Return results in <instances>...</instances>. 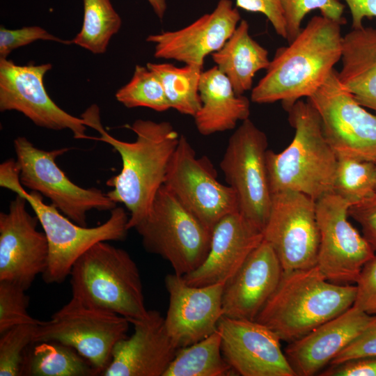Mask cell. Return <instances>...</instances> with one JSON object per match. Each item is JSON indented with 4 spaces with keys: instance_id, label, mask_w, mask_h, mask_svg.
<instances>
[{
    "instance_id": "31",
    "label": "cell",
    "mask_w": 376,
    "mask_h": 376,
    "mask_svg": "<svg viewBox=\"0 0 376 376\" xmlns=\"http://www.w3.org/2000/svg\"><path fill=\"white\" fill-rule=\"evenodd\" d=\"M333 192L352 205L373 198L376 194L374 162L338 159Z\"/></svg>"
},
{
    "instance_id": "8",
    "label": "cell",
    "mask_w": 376,
    "mask_h": 376,
    "mask_svg": "<svg viewBox=\"0 0 376 376\" xmlns=\"http://www.w3.org/2000/svg\"><path fill=\"white\" fill-rule=\"evenodd\" d=\"M130 321L74 297L36 325L33 342L56 341L74 348L99 375L109 366L116 344L126 338Z\"/></svg>"
},
{
    "instance_id": "42",
    "label": "cell",
    "mask_w": 376,
    "mask_h": 376,
    "mask_svg": "<svg viewBox=\"0 0 376 376\" xmlns=\"http://www.w3.org/2000/svg\"><path fill=\"white\" fill-rule=\"evenodd\" d=\"M352 16V29H359L363 26L366 17H376V0H344Z\"/></svg>"
},
{
    "instance_id": "2",
    "label": "cell",
    "mask_w": 376,
    "mask_h": 376,
    "mask_svg": "<svg viewBox=\"0 0 376 376\" xmlns=\"http://www.w3.org/2000/svg\"><path fill=\"white\" fill-rule=\"evenodd\" d=\"M342 25L322 15L313 17L288 46L276 49L265 75L252 89L251 100L281 101L287 111L312 95L341 59Z\"/></svg>"
},
{
    "instance_id": "4",
    "label": "cell",
    "mask_w": 376,
    "mask_h": 376,
    "mask_svg": "<svg viewBox=\"0 0 376 376\" xmlns=\"http://www.w3.org/2000/svg\"><path fill=\"white\" fill-rule=\"evenodd\" d=\"M287 111L295 135L283 151H267L270 190L272 194L295 191L316 201L333 192L338 157L324 137L317 110L308 100L297 101Z\"/></svg>"
},
{
    "instance_id": "19",
    "label": "cell",
    "mask_w": 376,
    "mask_h": 376,
    "mask_svg": "<svg viewBox=\"0 0 376 376\" xmlns=\"http://www.w3.org/2000/svg\"><path fill=\"white\" fill-rule=\"evenodd\" d=\"M241 17L230 0H219L210 13L175 31L149 35L154 56L203 68L207 56L219 50L233 33Z\"/></svg>"
},
{
    "instance_id": "24",
    "label": "cell",
    "mask_w": 376,
    "mask_h": 376,
    "mask_svg": "<svg viewBox=\"0 0 376 376\" xmlns=\"http://www.w3.org/2000/svg\"><path fill=\"white\" fill-rule=\"evenodd\" d=\"M201 109L194 116L204 136L235 128L250 115L249 100L235 93L228 77L215 65L202 72L199 83Z\"/></svg>"
},
{
    "instance_id": "17",
    "label": "cell",
    "mask_w": 376,
    "mask_h": 376,
    "mask_svg": "<svg viewBox=\"0 0 376 376\" xmlns=\"http://www.w3.org/2000/svg\"><path fill=\"white\" fill-rule=\"evenodd\" d=\"M217 329L221 352L237 375L242 376H296L280 338L256 320L222 316Z\"/></svg>"
},
{
    "instance_id": "32",
    "label": "cell",
    "mask_w": 376,
    "mask_h": 376,
    "mask_svg": "<svg viewBox=\"0 0 376 376\" xmlns=\"http://www.w3.org/2000/svg\"><path fill=\"white\" fill-rule=\"evenodd\" d=\"M115 96L127 108L147 107L159 112L171 109L161 81L147 66L136 65L130 81Z\"/></svg>"
},
{
    "instance_id": "37",
    "label": "cell",
    "mask_w": 376,
    "mask_h": 376,
    "mask_svg": "<svg viewBox=\"0 0 376 376\" xmlns=\"http://www.w3.org/2000/svg\"><path fill=\"white\" fill-rule=\"evenodd\" d=\"M356 283L353 306L376 315V254L363 266Z\"/></svg>"
},
{
    "instance_id": "15",
    "label": "cell",
    "mask_w": 376,
    "mask_h": 376,
    "mask_svg": "<svg viewBox=\"0 0 376 376\" xmlns=\"http://www.w3.org/2000/svg\"><path fill=\"white\" fill-rule=\"evenodd\" d=\"M51 63L17 65L0 58V111H17L36 125L53 130H69L75 139H93L86 134V124L59 107L49 97L44 77Z\"/></svg>"
},
{
    "instance_id": "12",
    "label": "cell",
    "mask_w": 376,
    "mask_h": 376,
    "mask_svg": "<svg viewBox=\"0 0 376 376\" xmlns=\"http://www.w3.org/2000/svg\"><path fill=\"white\" fill-rule=\"evenodd\" d=\"M307 100L317 110L326 140L338 159L376 160V115L342 85L334 69Z\"/></svg>"
},
{
    "instance_id": "9",
    "label": "cell",
    "mask_w": 376,
    "mask_h": 376,
    "mask_svg": "<svg viewBox=\"0 0 376 376\" xmlns=\"http://www.w3.org/2000/svg\"><path fill=\"white\" fill-rule=\"evenodd\" d=\"M14 150L23 187L49 199L51 204L75 223L87 226V214L93 210L111 211L116 207L101 189L84 188L72 182L56 163L68 148L45 150L25 136L14 139Z\"/></svg>"
},
{
    "instance_id": "23",
    "label": "cell",
    "mask_w": 376,
    "mask_h": 376,
    "mask_svg": "<svg viewBox=\"0 0 376 376\" xmlns=\"http://www.w3.org/2000/svg\"><path fill=\"white\" fill-rule=\"evenodd\" d=\"M282 275L283 269L276 253L263 240L225 283L223 316L256 320L276 290Z\"/></svg>"
},
{
    "instance_id": "14",
    "label": "cell",
    "mask_w": 376,
    "mask_h": 376,
    "mask_svg": "<svg viewBox=\"0 0 376 376\" xmlns=\"http://www.w3.org/2000/svg\"><path fill=\"white\" fill-rule=\"evenodd\" d=\"M351 203L336 194L316 201L320 233L317 266L331 282L356 283L360 272L375 256V251L349 222Z\"/></svg>"
},
{
    "instance_id": "5",
    "label": "cell",
    "mask_w": 376,
    "mask_h": 376,
    "mask_svg": "<svg viewBox=\"0 0 376 376\" xmlns=\"http://www.w3.org/2000/svg\"><path fill=\"white\" fill-rule=\"evenodd\" d=\"M0 186L24 196L42 226L49 246L47 265L42 274L47 284L62 283L70 276L77 259L95 244L122 241L127 237L130 216L123 207L113 208L109 219L99 226H80L62 214L53 205L45 203L38 192H27L14 162L1 165Z\"/></svg>"
},
{
    "instance_id": "29",
    "label": "cell",
    "mask_w": 376,
    "mask_h": 376,
    "mask_svg": "<svg viewBox=\"0 0 376 376\" xmlns=\"http://www.w3.org/2000/svg\"><path fill=\"white\" fill-rule=\"evenodd\" d=\"M146 66L161 81L171 109L194 117L201 107L199 83L203 68L153 63H148Z\"/></svg>"
},
{
    "instance_id": "40",
    "label": "cell",
    "mask_w": 376,
    "mask_h": 376,
    "mask_svg": "<svg viewBox=\"0 0 376 376\" xmlns=\"http://www.w3.org/2000/svg\"><path fill=\"white\" fill-rule=\"evenodd\" d=\"M321 370L320 376H376V356L351 359L330 364Z\"/></svg>"
},
{
    "instance_id": "36",
    "label": "cell",
    "mask_w": 376,
    "mask_h": 376,
    "mask_svg": "<svg viewBox=\"0 0 376 376\" xmlns=\"http://www.w3.org/2000/svg\"><path fill=\"white\" fill-rule=\"evenodd\" d=\"M49 40L71 44V40L59 38L38 26H24L17 29L0 27V58H6L13 50L37 40Z\"/></svg>"
},
{
    "instance_id": "1",
    "label": "cell",
    "mask_w": 376,
    "mask_h": 376,
    "mask_svg": "<svg viewBox=\"0 0 376 376\" xmlns=\"http://www.w3.org/2000/svg\"><path fill=\"white\" fill-rule=\"evenodd\" d=\"M99 114L94 104L81 117L88 127L100 134L93 139L109 144L120 156L121 171L107 181V185L112 187L107 194L116 203L125 205L130 212L127 228H134L148 214L164 183L180 135L169 122L137 119L129 126L136 135L135 140L124 141L104 130Z\"/></svg>"
},
{
    "instance_id": "3",
    "label": "cell",
    "mask_w": 376,
    "mask_h": 376,
    "mask_svg": "<svg viewBox=\"0 0 376 376\" xmlns=\"http://www.w3.org/2000/svg\"><path fill=\"white\" fill-rule=\"evenodd\" d=\"M355 296L356 285L329 281L317 265L283 272L256 320L290 343L352 307Z\"/></svg>"
},
{
    "instance_id": "25",
    "label": "cell",
    "mask_w": 376,
    "mask_h": 376,
    "mask_svg": "<svg viewBox=\"0 0 376 376\" xmlns=\"http://www.w3.org/2000/svg\"><path fill=\"white\" fill-rule=\"evenodd\" d=\"M342 85L363 107L376 111V29H353L343 36Z\"/></svg>"
},
{
    "instance_id": "33",
    "label": "cell",
    "mask_w": 376,
    "mask_h": 376,
    "mask_svg": "<svg viewBox=\"0 0 376 376\" xmlns=\"http://www.w3.org/2000/svg\"><path fill=\"white\" fill-rule=\"evenodd\" d=\"M285 22L287 40L291 42L300 32L304 17L319 10L321 15L344 24V5L339 0H280Z\"/></svg>"
},
{
    "instance_id": "18",
    "label": "cell",
    "mask_w": 376,
    "mask_h": 376,
    "mask_svg": "<svg viewBox=\"0 0 376 376\" xmlns=\"http://www.w3.org/2000/svg\"><path fill=\"white\" fill-rule=\"evenodd\" d=\"M164 281L169 296L165 326L178 349L200 341L217 331L223 316L225 284L192 286L175 273L168 274Z\"/></svg>"
},
{
    "instance_id": "6",
    "label": "cell",
    "mask_w": 376,
    "mask_h": 376,
    "mask_svg": "<svg viewBox=\"0 0 376 376\" xmlns=\"http://www.w3.org/2000/svg\"><path fill=\"white\" fill-rule=\"evenodd\" d=\"M69 277L72 297L129 321L147 315L138 266L123 249L107 241L95 244L75 263Z\"/></svg>"
},
{
    "instance_id": "27",
    "label": "cell",
    "mask_w": 376,
    "mask_h": 376,
    "mask_svg": "<svg viewBox=\"0 0 376 376\" xmlns=\"http://www.w3.org/2000/svg\"><path fill=\"white\" fill-rule=\"evenodd\" d=\"M96 368L72 347L56 341L33 342L26 349L20 376H93Z\"/></svg>"
},
{
    "instance_id": "11",
    "label": "cell",
    "mask_w": 376,
    "mask_h": 376,
    "mask_svg": "<svg viewBox=\"0 0 376 376\" xmlns=\"http://www.w3.org/2000/svg\"><path fill=\"white\" fill-rule=\"evenodd\" d=\"M164 185L211 230L223 217L239 212L234 190L217 180V171L207 157H196L184 135L180 136L171 158Z\"/></svg>"
},
{
    "instance_id": "43",
    "label": "cell",
    "mask_w": 376,
    "mask_h": 376,
    "mask_svg": "<svg viewBox=\"0 0 376 376\" xmlns=\"http://www.w3.org/2000/svg\"><path fill=\"white\" fill-rule=\"evenodd\" d=\"M156 15L162 19L166 13L167 5L166 0H147Z\"/></svg>"
},
{
    "instance_id": "7",
    "label": "cell",
    "mask_w": 376,
    "mask_h": 376,
    "mask_svg": "<svg viewBox=\"0 0 376 376\" xmlns=\"http://www.w3.org/2000/svg\"><path fill=\"white\" fill-rule=\"evenodd\" d=\"M135 229L144 249L160 256L184 276L196 269L210 251L212 230L189 212L163 185L146 218Z\"/></svg>"
},
{
    "instance_id": "20",
    "label": "cell",
    "mask_w": 376,
    "mask_h": 376,
    "mask_svg": "<svg viewBox=\"0 0 376 376\" xmlns=\"http://www.w3.org/2000/svg\"><path fill=\"white\" fill-rule=\"evenodd\" d=\"M133 334L119 340L103 376H164L178 348L173 343L160 312L148 310L130 321Z\"/></svg>"
},
{
    "instance_id": "41",
    "label": "cell",
    "mask_w": 376,
    "mask_h": 376,
    "mask_svg": "<svg viewBox=\"0 0 376 376\" xmlns=\"http://www.w3.org/2000/svg\"><path fill=\"white\" fill-rule=\"evenodd\" d=\"M348 214L361 227L363 236L376 251V202L366 200L350 207Z\"/></svg>"
},
{
    "instance_id": "39",
    "label": "cell",
    "mask_w": 376,
    "mask_h": 376,
    "mask_svg": "<svg viewBox=\"0 0 376 376\" xmlns=\"http://www.w3.org/2000/svg\"><path fill=\"white\" fill-rule=\"evenodd\" d=\"M372 356H376V322L366 329L343 350L332 360L330 364Z\"/></svg>"
},
{
    "instance_id": "44",
    "label": "cell",
    "mask_w": 376,
    "mask_h": 376,
    "mask_svg": "<svg viewBox=\"0 0 376 376\" xmlns=\"http://www.w3.org/2000/svg\"><path fill=\"white\" fill-rule=\"evenodd\" d=\"M374 164H375V191H376V160L374 162Z\"/></svg>"
},
{
    "instance_id": "22",
    "label": "cell",
    "mask_w": 376,
    "mask_h": 376,
    "mask_svg": "<svg viewBox=\"0 0 376 376\" xmlns=\"http://www.w3.org/2000/svg\"><path fill=\"white\" fill-rule=\"evenodd\" d=\"M376 322V315L352 306L298 340L289 343L285 354L296 376H313L355 338Z\"/></svg>"
},
{
    "instance_id": "21",
    "label": "cell",
    "mask_w": 376,
    "mask_h": 376,
    "mask_svg": "<svg viewBox=\"0 0 376 376\" xmlns=\"http://www.w3.org/2000/svg\"><path fill=\"white\" fill-rule=\"evenodd\" d=\"M263 240L262 230L240 212L230 213L213 228L210 251L204 262L182 278L192 286L225 284Z\"/></svg>"
},
{
    "instance_id": "30",
    "label": "cell",
    "mask_w": 376,
    "mask_h": 376,
    "mask_svg": "<svg viewBox=\"0 0 376 376\" xmlns=\"http://www.w3.org/2000/svg\"><path fill=\"white\" fill-rule=\"evenodd\" d=\"M83 24L71 42L93 54H104L121 27V18L111 0H83Z\"/></svg>"
},
{
    "instance_id": "38",
    "label": "cell",
    "mask_w": 376,
    "mask_h": 376,
    "mask_svg": "<svg viewBox=\"0 0 376 376\" xmlns=\"http://www.w3.org/2000/svg\"><path fill=\"white\" fill-rule=\"evenodd\" d=\"M235 3L237 8L264 15L275 32L286 39V26L280 0H235Z\"/></svg>"
},
{
    "instance_id": "35",
    "label": "cell",
    "mask_w": 376,
    "mask_h": 376,
    "mask_svg": "<svg viewBox=\"0 0 376 376\" xmlns=\"http://www.w3.org/2000/svg\"><path fill=\"white\" fill-rule=\"evenodd\" d=\"M25 291L15 283L0 281V334L17 325L41 322L29 315Z\"/></svg>"
},
{
    "instance_id": "10",
    "label": "cell",
    "mask_w": 376,
    "mask_h": 376,
    "mask_svg": "<svg viewBox=\"0 0 376 376\" xmlns=\"http://www.w3.org/2000/svg\"><path fill=\"white\" fill-rule=\"evenodd\" d=\"M267 137L249 118L230 136L220 162L225 180L235 191L239 212L263 231L272 201L266 153Z\"/></svg>"
},
{
    "instance_id": "16",
    "label": "cell",
    "mask_w": 376,
    "mask_h": 376,
    "mask_svg": "<svg viewBox=\"0 0 376 376\" xmlns=\"http://www.w3.org/2000/svg\"><path fill=\"white\" fill-rule=\"evenodd\" d=\"M27 201L16 194L8 212L0 213V281L27 290L47 267L49 246L44 232L38 230V217L26 208Z\"/></svg>"
},
{
    "instance_id": "26",
    "label": "cell",
    "mask_w": 376,
    "mask_h": 376,
    "mask_svg": "<svg viewBox=\"0 0 376 376\" xmlns=\"http://www.w3.org/2000/svg\"><path fill=\"white\" fill-rule=\"evenodd\" d=\"M212 57L237 95L250 90L255 75L266 70L270 63L268 51L252 38L245 19L240 22L224 45L212 54Z\"/></svg>"
},
{
    "instance_id": "13",
    "label": "cell",
    "mask_w": 376,
    "mask_h": 376,
    "mask_svg": "<svg viewBox=\"0 0 376 376\" xmlns=\"http://www.w3.org/2000/svg\"><path fill=\"white\" fill-rule=\"evenodd\" d=\"M283 273L317 265L320 233L316 201L308 196L283 191L272 194V206L263 231Z\"/></svg>"
},
{
    "instance_id": "45",
    "label": "cell",
    "mask_w": 376,
    "mask_h": 376,
    "mask_svg": "<svg viewBox=\"0 0 376 376\" xmlns=\"http://www.w3.org/2000/svg\"><path fill=\"white\" fill-rule=\"evenodd\" d=\"M368 200L376 202V195H375L373 198H370Z\"/></svg>"
},
{
    "instance_id": "34",
    "label": "cell",
    "mask_w": 376,
    "mask_h": 376,
    "mask_svg": "<svg viewBox=\"0 0 376 376\" xmlns=\"http://www.w3.org/2000/svg\"><path fill=\"white\" fill-rule=\"evenodd\" d=\"M37 324H23L0 334V376H20L24 353Z\"/></svg>"
},
{
    "instance_id": "28",
    "label": "cell",
    "mask_w": 376,
    "mask_h": 376,
    "mask_svg": "<svg viewBox=\"0 0 376 376\" xmlns=\"http://www.w3.org/2000/svg\"><path fill=\"white\" fill-rule=\"evenodd\" d=\"M216 331L191 345L178 349L164 376H228L237 375L221 352Z\"/></svg>"
}]
</instances>
